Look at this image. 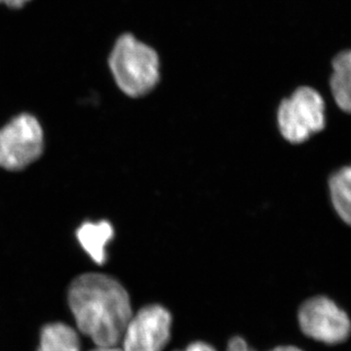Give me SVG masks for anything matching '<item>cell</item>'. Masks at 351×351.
Instances as JSON below:
<instances>
[{"label":"cell","mask_w":351,"mask_h":351,"mask_svg":"<svg viewBox=\"0 0 351 351\" xmlns=\"http://www.w3.org/2000/svg\"><path fill=\"white\" fill-rule=\"evenodd\" d=\"M172 316L160 304L145 306L132 315L122 338L124 351H162L171 338Z\"/></svg>","instance_id":"8992f818"},{"label":"cell","mask_w":351,"mask_h":351,"mask_svg":"<svg viewBox=\"0 0 351 351\" xmlns=\"http://www.w3.org/2000/svg\"><path fill=\"white\" fill-rule=\"evenodd\" d=\"M277 120L283 137L293 144H301L324 129V100L313 88H299L280 104Z\"/></svg>","instance_id":"3957f363"},{"label":"cell","mask_w":351,"mask_h":351,"mask_svg":"<svg viewBox=\"0 0 351 351\" xmlns=\"http://www.w3.org/2000/svg\"><path fill=\"white\" fill-rule=\"evenodd\" d=\"M114 232L107 221L83 223L77 230V239L82 248L95 263L103 265L107 260L106 246L112 239Z\"/></svg>","instance_id":"52a82bcc"},{"label":"cell","mask_w":351,"mask_h":351,"mask_svg":"<svg viewBox=\"0 0 351 351\" xmlns=\"http://www.w3.org/2000/svg\"><path fill=\"white\" fill-rule=\"evenodd\" d=\"M38 351H82L80 336L64 323H50L41 330Z\"/></svg>","instance_id":"9c48e42d"},{"label":"cell","mask_w":351,"mask_h":351,"mask_svg":"<svg viewBox=\"0 0 351 351\" xmlns=\"http://www.w3.org/2000/svg\"><path fill=\"white\" fill-rule=\"evenodd\" d=\"M330 193L337 213L351 226V165L341 168L332 176Z\"/></svg>","instance_id":"30bf717a"},{"label":"cell","mask_w":351,"mask_h":351,"mask_svg":"<svg viewBox=\"0 0 351 351\" xmlns=\"http://www.w3.org/2000/svg\"><path fill=\"white\" fill-rule=\"evenodd\" d=\"M68 302L78 331L96 346L121 343L133 313L119 281L107 274H82L69 286Z\"/></svg>","instance_id":"6da1fadb"},{"label":"cell","mask_w":351,"mask_h":351,"mask_svg":"<svg viewBox=\"0 0 351 351\" xmlns=\"http://www.w3.org/2000/svg\"><path fill=\"white\" fill-rule=\"evenodd\" d=\"M90 351H124L123 348H119L117 346H96L94 350Z\"/></svg>","instance_id":"5bb4252c"},{"label":"cell","mask_w":351,"mask_h":351,"mask_svg":"<svg viewBox=\"0 0 351 351\" xmlns=\"http://www.w3.org/2000/svg\"><path fill=\"white\" fill-rule=\"evenodd\" d=\"M176 351H217L213 346L204 341H195L186 346L184 350Z\"/></svg>","instance_id":"7c38bea8"},{"label":"cell","mask_w":351,"mask_h":351,"mask_svg":"<svg viewBox=\"0 0 351 351\" xmlns=\"http://www.w3.org/2000/svg\"><path fill=\"white\" fill-rule=\"evenodd\" d=\"M226 351H256L241 337H233L228 343Z\"/></svg>","instance_id":"8fae6325"},{"label":"cell","mask_w":351,"mask_h":351,"mask_svg":"<svg viewBox=\"0 0 351 351\" xmlns=\"http://www.w3.org/2000/svg\"><path fill=\"white\" fill-rule=\"evenodd\" d=\"M43 152V128L32 115L23 113L0 130V167L3 169H24Z\"/></svg>","instance_id":"277c9868"},{"label":"cell","mask_w":351,"mask_h":351,"mask_svg":"<svg viewBox=\"0 0 351 351\" xmlns=\"http://www.w3.org/2000/svg\"><path fill=\"white\" fill-rule=\"evenodd\" d=\"M32 0H0V3L5 4V5L10 7V8L19 9L25 6L27 2Z\"/></svg>","instance_id":"4fadbf2b"},{"label":"cell","mask_w":351,"mask_h":351,"mask_svg":"<svg viewBox=\"0 0 351 351\" xmlns=\"http://www.w3.org/2000/svg\"><path fill=\"white\" fill-rule=\"evenodd\" d=\"M299 323L304 335L328 345L343 343L351 332L348 314L326 297L304 302L299 311Z\"/></svg>","instance_id":"5b68a950"},{"label":"cell","mask_w":351,"mask_h":351,"mask_svg":"<svg viewBox=\"0 0 351 351\" xmlns=\"http://www.w3.org/2000/svg\"><path fill=\"white\" fill-rule=\"evenodd\" d=\"M331 89L337 105L351 113V50L339 53L332 61Z\"/></svg>","instance_id":"ba28073f"},{"label":"cell","mask_w":351,"mask_h":351,"mask_svg":"<svg viewBox=\"0 0 351 351\" xmlns=\"http://www.w3.org/2000/svg\"><path fill=\"white\" fill-rule=\"evenodd\" d=\"M271 351H302L300 348H295L292 346H278V348H274Z\"/></svg>","instance_id":"9a60e30c"},{"label":"cell","mask_w":351,"mask_h":351,"mask_svg":"<svg viewBox=\"0 0 351 351\" xmlns=\"http://www.w3.org/2000/svg\"><path fill=\"white\" fill-rule=\"evenodd\" d=\"M108 66L119 89L131 98L151 93L160 80V60L156 50L132 34L115 41Z\"/></svg>","instance_id":"7a4b0ae2"}]
</instances>
